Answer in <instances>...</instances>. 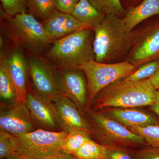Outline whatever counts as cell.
Segmentation results:
<instances>
[{"label":"cell","mask_w":159,"mask_h":159,"mask_svg":"<svg viewBox=\"0 0 159 159\" xmlns=\"http://www.w3.org/2000/svg\"><path fill=\"white\" fill-rule=\"evenodd\" d=\"M159 15V0H143L139 6L130 8L123 18L125 29H133L143 21Z\"/></svg>","instance_id":"cell-17"},{"label":"cell","mask_w":159,"mask_h":159,"mask_svg":"<svg viewBox=\"0 0 159 159\" xmlns=\"http://www.w3.org/2000/svg\"><path fill=\"white\" fill-rule=\"evenodd\" d=\"M80 0H55V9L61 12L72 14Z\"/></svg>","instance_id":"cell-30"},{"label":"cell","mask_w":159,"mask_h":159,"mask_svg":"<svg viewBox=\"0 0 159 159\" xmlns=\"http://www.w3.org/2000/svg\"><path fill=\"white\" fill-rule=\"evenodd\" d=\"M68 134L38 129L15 136L17 140L16 153L20 159H45L62 153V145Z\"/></svg>","instance_id":"cell-6"},{"label":"cell","mask_w":159,"mask_h":159,"mask_svg":"<svg viewBox=\"0 0 159 159\" xmlns=\"http://www.w3.org/2000/svg\"><path fill=\"white\" fill-rule=\"evenodd\" d=\"M107 151V146L91 139L78 149L74 156L77 159H106Z\"/></svg>","instance_id":"cell-21"},{"label":"cell","mask_w":159,"mask_h":159,"mask_svg":"<svg viewBox=\"0 0 159 159\" xmlns=\"http://www.w3.org/2000/svg\"><path fill=\"white\" fill-rule=\"evenodd\" d=\"M137 68L127 61L108 63L92 60L84 64L81 70L87 80L86 113L90 110L94 99L100 91L115 81L130 75Z\"/></svg>","instance_id":"cell-5"},{"label":"cell","mask_w":159,"mask_h":159,"mask_svg":"<svg viewBox=\"0 0 159 159\" xmlns=\"http://www.w3.org/2000/svg\"><path fill=\"white\" fill-rule=\"evenodd\" d=\"M57 122L61 131L69 134L83 129L92 134V127L86 114L66 96L61 95L54 101Z\"/></svg>","instance_id":"cell-13"},{"label":"cell","mask_w":159,"mask_h":159,"mask_svg":"<svg viewBox=\"0 0 159 159\" xmlns=\"http://www.w3.org/2000/svg\"><path fill=\"white\" fill-rule=\"evenodd\" d=\"M128 129L133 132L143 137L149 146L159 147V125Z\"/></svg>","instance_id":"cell-26"},{"label":"cell","mask_w":159,"mask_h":159,"mask_svg":"<svg viewBox=\"0 0 159 159\" xmlns=\"http://www.w3.org/2000/svg\"><path fill=\"white\" fill-rule=\"evenodd\" d=\"M56 78L61 93L70 99L86 115L87 80L83 70L56 69Z\"/></svg>","instance_id":"cell-10"},{"label":"cell","mask_w":159,"mask_h":159,"mask_svg":"<svg viewBox=\"0 0 159 159\" xmlns=\"http://www.w3.org/2000/svg\"><path fill=\"white\" fill-rule=\"evenodd\" d=\"M0 64L6 69L14 82L17 92L18 103H25L30 82L28 61L20 49L17 47L12 49L2 57Z\"/></svg>","instance_id":"cell-12"},{"label":"cell","mask_w":159,"mask_h":159,"mask_svg":"<svg viewBox=\"0 0 159 159\" xmlns=\"http://www.w3.org/2000/svg\"><path fill=\"white\" fill-rule=\"evenodd\" d=\"M25 104L38 129L51 131H61L57 122L54 102L32 89L29 84Z\"/></svg>","instance_id":"cell-11"},{"label":"cell","mask_w":159,"mask_h":159,"mask_svg":"<svg viewBox=\"0 0 159 159\" xmlns=\"http://www.w3.org/2000/svg\"><path fill=\"white\" fill-rule=\"evenodd\" d=\"M149 107L151 110L159 116V104L155 103Z\"/></svg>","instance_id":"cell-33"},{"label":"cell","mask_w":159,"mask_h":159,"mask_svg":"<svg viewBox=\"0 0 159 159\" xmlns=\"http://www.w3.org/2000/svg\"><path fill=\"white\" fill-rule=\"evenodd\" d=\"M50 42L65 37L80 29H91L70 14L54 9L48 19L41 22Z\"/></svg>","instance_id":"cell-15"},{"label":"cell","mask_w":159,"mask_h":159,"mask_svg":"<svg viewBox=\"0 0 159 159\" xmlns=\"http://www.w3.org/2000/svg\"><path fill=\"white\" fill-rule=\"evenodd\" d=\"M17 145V140L14 136L5 131L0 130L1 159L18 158L16 153Z\"/></svg>","instance_id":"cell-23"},{"label":"cell","mask_w":159,"mask_h":159,"mask_svg":"<svg viewBox=\"0 0 159 159\" xmlns=\"http://www.w3.org/2000/svg\"><path fill=\"white\" fill-rule=\"evenodd\" d=\"M1 107H9L17 104V94L13 80L6 69L0 64Z\"/></svg>","instance_id":"cell-19"},{"label":"cell","mask_w":159,"mask_h":159,"mask_svg":"<svg viewBox=\"0 0 159 159\" xmlns=\"http://www.w3.org/2000/svg\"><path fill=\"white\" fill-rule=\"evenodd\" d=\"M8 17L11 36L19 48L39 55L51 43L42 24L32 15L23 12Z\"/></svg>","instance_id":"cell-7"},{"label":"cell","mask_w":159,"mask_h":159,"mask_svg":"<svg viewBox=\"0 0 159 159\" xmlns=\"http://www.w3.org/2000/svg\"><path fill=\"white\" fill-rule=\"evenodd\" d=\"M152 87L155 90L159 89V67L157 70L151 77L148 78Z\"/></svg>","instance_id":"cell-31"},{"label":"cell","mask_w":159,"mask_h":159,"mask_svg":"<svg viewBox=\"0 0 159 159\" xmlns=\"http://www.w3.org/2000/svg\"><path fill=\"white\" fill-rule=\"evenodd\" d=\"M156 90L148 79L137 82L119 80L97 94L91 110L100 111L108 107L129 108L149 106L155 102Z\"/></svg>","instance_id":"cell-3"},{"label":"cell","mask_w":159,"mask_h":159,"mask_svg":"<svg viewBox=\"0 0 159 159\" xmlns=\"http://www.w3.org/2000/svg\"><path fill=\"white\" fill-rule=\"evenodd\" d=\"M0 130L14 136L38 129L25 103L1 107Z\"/></svg>","instance_id":"cell-14"},{"label":"cell","mask_w":159,"mask_h":159,"mask_svg":"<svg viewBox=\"0 0 159 159\" xmlns=\"http://www.w3.org/2000/svg\"><path fill=\"white\" fill-rule=\"evenodd\" d=\"M27 8L30 14L42 22L55 9V0H28Z\"/></svg>","instance_id":"cell-22"},{"label":"cell","mask_w":159,"mask_h":159,"mask_svg":"<svg viewBox=\"0 0 159 159\" xmlns=\"http://www.w3.org/2000/svg\"><path fill=\"white\" fill-rule=\"evenodd\" d=\"M107 148L106 159H135L136 149L118 147Z\"/></svg>","instance_id":"cell-28"},{"label":"cell","mask_w":159,"mask_h":159,"mask_svg":"<svg viewBox=\"0 0 159 159\" xmlns=\"http://www.w3.org/2000/svg\"><path fill=\"white\" fill-rule=\"evenodd\" d=\"M71 15L93 29L102 22L106 16L93 6L89 0H80Z\"/></svg>","instance_id":"cell-18"},{"label":"cell","mask_w":159,"mask_h":159,"mask_svg":"<svg viewBox=\"0 0 159 159\" xmlns=\"http://www.w3.org/2000/svg\"><path fill=\"white\" fill-rule=\"evenodd\" d=\"M136 70L122 80L126 82H137L148 79L157 70L159 67V59L145 63L139 66Z\"/></svg>","instance_id":"cell-24"},{"label":"cell","mask_w":159,"mask_h":159,"mask_svg":"<svg viewBox=\"0 0 159 159\" xmlns=\"http://www.w3.org/2000/svg\"><path fill=\"white\" fill-rule=\"evenodd\" d=\"M28 63L33 89L53 102L56 101L62 95L57 87L56 69L39 55H32Z\"/></svg>","instance_id":"cell-8"},{"label":"cell","mask_w":159,"mask_h":159,"mask_svg":"<svg viewBox=\"0 0 159 159\" xmlns=\"http://www.w3.org/2000/svg\"><path fill=\"white\" fill-rule=\"evenodd\" d=\"M159 59V19L136 34L127 61L139 67Z\"/></svg>","instance_id":"cell-9"},{"label":"cell","mask_w":159,"mask_h":159,"mask_svg":"<svg viewBox=\"0 0 159 159\" xmlns=\"http://www.w3.org/2000/svg\"><path fill=\"white\" fill-rule=\"evenodd\" d=\"M155 103L159 104V89L156 90L155 102Z\"/></svg>","instance_id":"cell-34"},{"label":"cell","mask_w":159,"mask_h":159,"mask_svg":"<svg viewBox=\"0 0 159 159\" xmlns=\"http://www.w3.org/2000/svg\"><path fill=\"white\" fill-rule=\"evenodd\" d=\"M86 116L92 126V137L101 145L136 150L148 145L143 137L100 111L90 110Z\"/></svg>","instance_id":"cell-4"},{"label":"cell","mask_w":159,"mask_h":159,"mask_svg":"<svg viewBox=\"0 0 159 159\" xmlns=\"http://www.w3.org/2000/svg\"></svg>","instance_id":"cell-36"},{"label":"cell","mask_w":159,"mask_h":159,"mask_svg":"<svg viewBox=\"0 0 159 159\" xmlns=\"http://www.w3.org/2000/svg\"></svg>","instance_id":"cell-35"},{"label":"cell","mask_w":159,"mask_h":159,"mask_svg":"<svg viewBox=\"0 0 159 159\" xmlns=\"http://www.w3.org/2000/svg\"><path fill=\"white\" fill-rule=\"evenodd\" d=\"M135 159H159V147L148 146L137 149Z\"/></svg>","instance_id":"cell-29"},{"label":"cell","mask_w":159,"mask_h":159,"mask_svg":"<svg viewBox=\"0 0 159 159\" xmlns=\"http://www.w3.org/2000/svg\"><path fill=\"white\" fill-rule=\"evenodd\" d=\"M45 159H77L74 155L65 153H61L46 158Z\"/></svg>","instance_id":"cell-32"},{"label":"cell","mask_w":159,"mask_h":159,"mask_svg":"<svg viewBox=\"0 0 159 159\" xmlns=\"http://www.w3.org/2000/svg\"><path fill=\"white\" fill-rule=\"evenodd\" d=\"M95 60L116 63L129 53L136 33L125 29L123 18L107 15L93 29Z\"/></svg>","instance_id":"cell-1"},{"label":"cell","mask_w":159,"mask_h":159,"mask_svg":"<svg viewBox=\"0 0 159 159\" xmlns=\"http://www.w3.org/2000/svg\"><path fill=\"white\" fill-rule=\"evenodd\" d=\"M99 111L127 128L159 125V118L140 110L108 107Z\"/></svg>","instance_id":"cell-16"},{"label":"cell","mask_w":159,"mask_h":159,"mask_svg":"<svg viewBox=\"0 0 159 159\" xmlns=\"http://www.w3.org/2000/svg\"><path fill=\"white\" fill-rule=\"evenodd\" d=\"M90 3L103 14L112 15L121 18L125 15L120 0H89Z\"/></svg>","instance_id":"cell-25"},{"label":"cell","mask_w":159,"mask_h":159,"mask_svg":"<svg viewBox=\"0 0 159 159\" xmlns=\"http://www.w3.org/2000/svg\"><path fill=\"white\" fill-rule=\"evenodd\" d=\"M28 0H1L4 13L8 17L25 12Z\"/></svg>","instance_id":"cell-27"},{"label":"cell","mask_w":159,"mask_h":159,"mask_svg":"<svg viewBox=\"0 0 159 159\" xmlns=\"http://www.w3.org/2000/svg\"><path fill=\"white\" fill-rule=\"evenodd\" d=\"M90 133L79 129L68 134L62 145V153L74 155L84 144L92 139Z\"/></svg>","instance_id":"cell-20"},{"label":"cell","mask_w":159,"mask_h":159,"mask_svg":"<svg viewBox=\"0 0 159 159\" xmlns=\"http://www.w3.org/2000/svg\"><path fill=\"white\" fill-rule=\"evenodd\" d=\"M94 33L91 29H80L53 42L44 58L56 69H81L95 60Z\"/></svg>","instance_id":"cell-2"}]
</instances>
